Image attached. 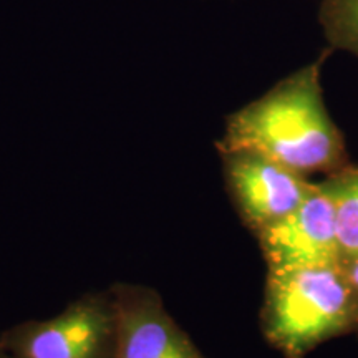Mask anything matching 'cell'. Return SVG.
<instances>
[{
    "mask_svg": "<svg viewBox=\"0 0 358 358\" xmlns=\"http://www.w3.org/2000/svg\"><path fill=\"white\" fill-rule=\"evenodd\" d=\"M324 58L290 73L261 98L227 116L217 141L219 153L256 151L303 176L330 174L348 164L343 136L324 103Z\"/></svg>",
    "mask_w": 358,
    "mask_h": 358,
    "instance_id": "obj_1",
    "label": "cell"
},
{
    "mask_svg": "<svg viewBox=\"0 0 358 358\" xmlns=\"http://www.w3.org/2000/svg\"><path fill=\"white\" fill-rule=\"evenodd\" d=\"M261 329L285 358L358 332V297L340 264L267 271Z\"/></svg>",
    "mask_w": 358,
    "mask_h": 358,
    "instance_id": "obj_2",
    "label": "cell"
},
{
    "mask_svg": "<svg viewBox=\"0 0 358 358\" xmlns=\"http://www.w3.org/2000/svg\"><path fill=\"white\" fill-rule=\"evenodd\" d=\"M7 358H113L115 306L110 289L71 301L48 320H25L0 334Z\"/></svg>",
    "mask_w": 358,
    "mask_h": 358,
    "instance_id": "obj_3",
    "label": "cell"
},
{
    "mask_svg": "<svg viewBox=\"0 0 358 358\" xmlns=\"http://www.w3.org/2000/svg\"><path fill=\"white\" fill-rule=\"evenodd\" d=\"M221 158L227 192L254 236L292 213L315 187L307 176L256 151H222Z\"/></svg>",
    "mask_w": 358,
    "mask_h": 358,
    "instance_id": "obj_4",
    "label": "cell"
},
{
    "mask_svg": "<svg viewBox=\"0 0 358 358\" xmlns=\"http://www.w3.org/2000/svg\"><path fill=\"white\" fill-rule=\"evenodd\" d=\"M256 237L267 271L340 264L335 204L322 181L292 213Z\"/></svg>",
    "mask_w": 358,
    "mask_h": 358,
    "instance_id": "obj_5",
    "label": "cell"
},
{
    "mask_svg": "<svg viewBox=\"0 0 358 358\" xmlns=\"http://www.w3.org/2000/svg\"><path fill=\"white\" fill-rule=\"evenodd\" d=\"M113 358H208L176 324L155 289L116 282Z\"/></svg>",
    "mask_w": 358,
    "mask_h": 358,
    "instance_id": "obj_6",
    "label": "cell"
},
{
    "mask_svg": "<svg viewBox=\"0 0 358 358\" xmlns=\"http://www.w3.org/2000/svg\"><path fill=\"white\" fill-rule=\"evenodd\" d=\"M337 214L340 262L358 254V166L345 164L324 181Z\"/></svg>",
    "mask_w": 358,
    "mask_h": 358,
    "instance_id": "obj_7",
    "label": "cell"
},
{
    "mask_svg": "<svg viewBox=\"0 0 358 358\" xmlns=\"http://www.w3.org/2000/svg\"><path fill=\"white\" fill-rule=\"evenodd\" d=\"M319 20L334 48L358 57V0H324Z\"/></svg>",
    "mask_w": 358,
    "mask_h": 358,
    "instance_id": "obj_8",
    "label": "cell"
},
{
    "mask_svg": "<svg viewBox=\"0 0 358 358\" xmlns=\"http://www.w3.org/2000/svg\"><path fill=\"white\" fill-rule=\"evenodd\" d=\"M340 267H342L345 279L348 280L352 290L358 297V254L350 259H347V261L340 262Z\"/></svg>",
    "mask_w": 358,
    "mask_h": 358,
    "instance_id": "obj_9",
    "label": "cell"
},
{
    "mask_svg": "<svg viewBox=\"0 0 358 358\" xmlns=\"http://www.w3.org/2000/svg\"><path fill=\"white\" fill-rule=\"evenodd\" d=\"M0 358H7V353H6V350H3L2 343H0Z\"/></svg>",
    "mask_w": 358,
    "mask_h": 358,
    "instance_id": "obj_10",
    "label": "cell"
}]
</instances>
